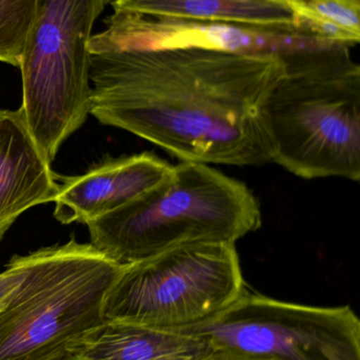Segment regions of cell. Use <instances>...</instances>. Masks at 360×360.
I'll use <instances>...</instances> for the list:
<instances>
[{
    "label": "cell",
    "instance_id": "cell-9",
    "mask_svg": "<svg viewBox=\"0 0 360 360\" xmlns=\"http://www.w3.org/2000/svg\"><path fill=\"white\" fill-rule=\"evenodd\" d=\"M171 168L154 154L142 153L67 177L55 197L54 217L63 224H88L151 190L168 176Z\"/></svg>",
    "mask_w": 360,
    "mask_h": 360
},
{
    "label": "cell",
    "instance_id": "cell-6",
    "mask_svg": "<svg viewBox=\"0 0 360 360\" xmlns=\"http://www.w3.org/2000/svg\"><path fill=\"white\" fill-rule=\"evenodd\" d=\"M111 0H39L18 67L20 111L52 164L90 114L91 32Z\"/></svg>",
    "mask_w": 360,
    "mask_h": 360
},
{
    "label": "cell",
    "instance_id": "cell-3",
    "mask_svg": "<svg viewBox=\"0 0 360 360\" xmlns=\"http://www.w3.org/2000/svg\"><path fill=\"white\" fill-rule=\"evenodd\" d=\"M261 221L259 203L243 182L209 165L182 162L151 190L87 226L91 245L127 264L187 243H236Z\"/></svg>",
    "mask_w": 360,
    "mask_h": 360
},
{
    "label": "cell",
    "instance_id": "cell-10",
    "mask_svg": "<svg viewBox=\"0 0 360 360\" xmlns=\"http://www.w3.org/2000/svg\"><path fill=\"white\" fill-rule=\"evenodd\" d=\"M58 190L20 109H0V241L21 214L54 201Z\"/></svg>",
    "mask_w": 360,
    "mask_h": 360
},
{
    "label": "cell",
    "instance_id": "cell-7",
    "mask_svg": "<svg viewBox=\"0 0 360 360\" xmlns=\"http://www.w3.org/2000/svg\"><path fill=\"white\" fill-rule=\"evenodd\" d=\"M181 331L260 360H360V321L349 306H306L247 291L211 321Z\"/></svg>",
    "mask_w": 360,
    "mask_h": 360
},
{
    "label": "cell",
    "instance_id": "cell-15",
    "mask_svg": "<svg viewBox=\"0 0 360 360\" xmlns=\"http://www.w3.org/2000/svg\"><path fill=\"white\" fill-rule=\"evenodd\" d=\"M31 260L32 253L25 256H14L6 270L0 273V309L6 304L8 298L25 278Z\"/></svg>",
    "mask_w": 360,
    "mask_h": 360
},
{
    "label": "cell",
    "instance_id": "cell-2",
    "mask_svg": "<svg viewBox=\"0 0 360 360\" xmlns=\"http://www.w3.org/2000/svg\"><path fill=\"white\" fill-rule=\"evenodd\" d=\"M285 69L264 101L271 162L304 179H360V68L350 48L283 54Z\"/></svg>",
    "mask_w": 360,
    "mask_h": 360
},
{
    "label": "cell",
    "instance_id": "cell-4",
    "mask_svg": "<svg viewBox=\"0 0 360 360\" xmlns=\"http://www.w3.org/2000/svg\"><path fill=\"white\" fill-rule=\"evenodd\" d=\"M123 264L91 243L70 240L32 253L0 309V360H65L101 325L106 296Z\"/></svg>",
    "mask_w": 360,
    "mask_h": 360
},
{
    "label": "cell",
    "instance_id": "cell-12",
    "mask_svg": "<svg viewBox=\"0 0 360 360\" xmlns=\"http://www.w3.org/2000/svg\"><path fill=\"white\" fill-rule=\"evenodd\" d=\"M211 348L197 334L104 321L82 338L71 356L78 360H197Z\"/></svg>",
    "mask_w": 360,
    "mask_h": 360
},
{
    "label": "cell",
    "instance_id": "cell-17",
    "mask_svg": "<svg viewBox=\"0 0 360 360\" xmlns=\"http://www.w3.org/2000/svg\"><path fill=\"white\" fill-rule=\"evenodd\" d=\"M65 360H78V359H75V357L70 356V357H68V359H66Z\"/></svg>",
    "mask_w": 360,
    "mask_h": 360
},
{
    "label": "cell",
    "instance_id": "cell-1",
    "mask_svg": "<svg viewBox=\"0 0 360 360\" xmlns=\"http://www.w3.org/2000/svg\"><path fill=\"white\" fill-rule=\"evenodd\" d=\"M90 114L183 162H271L262 108L283 54L120 48L92 36Z\"/></svg>",
    "mask_w": 360,
    "mask_h": 360
},
{
    "label": "cell",
    "instance_id": "cell-13",
    "mask_svg": "<svg viewBox=\"0 0 360 360\" xmlns=\"http://www.w3.org/2000/svg\"><path fill=\"white\" fill-rule=\"evenodd\" d=\"M302 16L304 33L351 46L360 40V0H290Z\"/></svg>",
    "mask_w": 360,
    "mask_h": 360
},
{
    "label": "cell",
    "instance_id": "cell-5",
    "mask_svg": "<svg viewBox=\"0 0 360 360\" xmlns=\"http://www.w3.org/2000/svg\"><path fill=\"white\" fill-rule=\"evenodd\" d=\"M245 292L235 243H187L123 264L104 319L181 331L211 321Z\"/></svg>",
    "mask_w": 360,
    "mask_h": 360
},
{
    "label": "cell",
    "instance_id": "cell-11",
    "mask_svg": "<svg viewBox=\"0 0 360 360\" xmlns=\"http://www.w3.org/2000/svg\"><path fill=\"white\" fill-rule=\"evenodd\" d=\"M114 13L304 33L290 0H114Z\"/></svg>",
    "mask_w": 360,
    "mask_h": 360
},
{
    "label": "cell",
    "instance_id": "cell-14",
    "mask_svg": "<svg viewBox=\"0 0 360 360\" xmlns=\"http://www.w3.org/2000/svg\"><path fill=\"white\" fill-rule=\"evenodd\" d=\"M39 0H0V61L18 67Z\"/></svg>",
    "mask_w": 360,
    "mask_h": 360
},
{
    "label": "cell",
    "instance_id": "cell-16",
    "mask_svg": "<svg viewBox=\"0 0 360 360\" xmlns=\"http://www.w3.org/2000/svg\"><path fill=\"white\" fill-rule=\"evenodd\" d=\"M197 360H260L255 357L249 356L244 353L238 352L236 350L228 348H219L211 347L204 355Z\"/></svg>",
    "mask_w": 360,
    "mask_h": 360
},
{
    "label": "cell",
    "instance_id": "cell-8",
    "mask_svg": "<svg viewBox=\"0 0 360 360\" xmlns=\"http://www.w3.org/2000/svg\"><path fill=\"white\" fill-rule=\"evenodd\" d=\"M97 34L120 48L141 50L201 49L232 54H285L333 46L314 36L228 23L150 18L114 13Z\"/></svg>",
    "mask_w": 360,
    "mask_h": 360
}]
</instances>
